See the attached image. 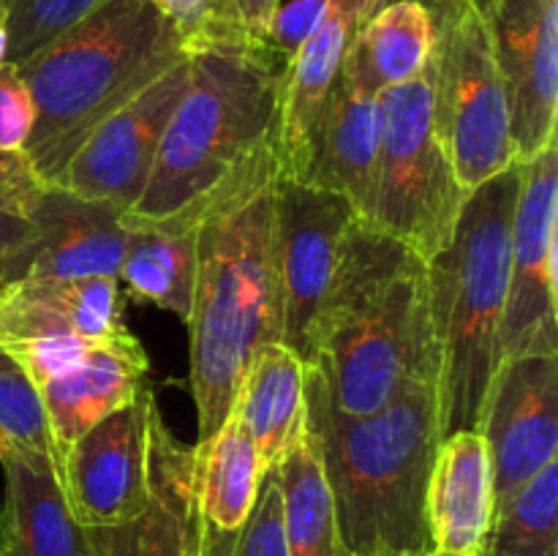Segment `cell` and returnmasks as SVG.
Segmentation results:
<instances>
[{
  "label": "cell",
  "mask_w": 558,
  "mask_h": 556,
  "mask_svg": "<svg viewBox=\"0 0 558 556\" xmlns=\"http://www.w3.org/2000/svg\"><path fill=\"white\" fill-rule=\"evenodd\" d=\"M387 3H396V0H374V11H379L381 5H387ZM417 3H423L425 9L434 14V20H439V16H445L447 11L456 5V0H417Z\"/></svg>",
  "instance_id": "cell-38"
},
{
  "label": "cell",
  "mask_w": 558,
  "mask_h": 556,
  "mask_svg": "<svg viewBox=\"0 0 558 556\" xmlns=\"http://www.w3.org/2000/svg\"><path fill=\"white\" fill-rule=\"evenodd\" d=\"M483 556H558V458L494 512Z\"/></svg>",
  "instance_id": "cell-28"
},
{
  "label": "cell",
  "mask_w": 558,
  "mask_h": 556,
  "mask_svg": "<svg viewBox=\"0 0 558 556\" xmlns=\"http://www.w3.org/2000/svg\"><path fill=\"white\" fill-rule=\"evenodd\" d=\"M185 55L153 0H104L71 31L16 65L33 98L25 153L52 185L104 118Z\"/></svg>",
  "instance_id": "cell-4"
},
{
  "label": "cell",
  "mask_w": 558,
  "mask_h": 556,
  "mask_svg": "<svg viewBox=\"0 0 558 556\" xmlns=\"http://www.w3.org/2000/svg\"><path fill=\"white\" fill-rule=\"evenodd\" d=\"M156 398L147 387L80 436L60 461V488L82 529L118 527L140 516L150 499L147 447Z\"/></svg>",
  "instance_id": "cell-13"
},
{
  "label": "cell",
  "mask_w": 558,
  "mask_h": 556,
  "mask_svg": "<svg viewBox=\"0 0 558 556\" xmlns=\"http://www.w3.org/2000/svg\"><path fill=\"white\" fill-rule=\"evenodd\" d=\"M434 118L458 185H477L515 167L510 93L494 47L469 0L436 20Z\"/></svg>",
  "instance_id": "cell-8"
},
{
  "label": "cell",
  "mask_w": 558,
  "mask_h": 556,
  "mask_svg": "<svg viewBox=\"0 0 558 556\" xmlns=\"http://www.w3.org/2000/svg\"><path fill=\"white\" fill-rule=\"evenodd\" d=\"M379 156V93L338 74L305 147L300 183L343 196L365 216Z\"/></svg>",
  "instance_id": "cell-17"
},
{
  "label": "cell",
  "mask_w": 558,
  "mask_h": 556,
  "mask_svg": "<svg viewBox=\"0 0 558 556\" xmlns=\"http://www.w3.org/2000/svg\"><path fill=\"white\" fill-rule=\"evenodd\" d=\"M303 363L347 418L379 412L414 382L436 379L425 262L363 216L343 232Z\"/></svg>",
  "instance_id": "cell-2"
},
{
  "label": "cell",
  "mask_w": 558,
  "mask_h": 556,
  "mask_svg": "<svg viewBox=\"0 0 558 556\" xmlns=\"http://www.w3.org/2000/svg\"><path fill=\"white\" fill-rule=\"evenodd\" d=\"M123 327L118 278L25 276L0 287V347L38 336L107 338Z\"/></svg>",
  "instance_id": "cell-22"
},
{
  "label": "cell",
  "mask_w": 558,
  "mask_h": 556,
  "mask_svg": "<svg viewBox=\"0 0 558 556\" xmlns=\"http://www.w3.org/2000/svg\"><path fill=\"white\" fill-rule=\"evenodd\" d=\"M434 85L436 58H430L414 80L379 93V156L363 216L425 265L450 243L469 196L436 131Z\"/></svg>",
  "instance_id": "cell-7"
},
{
  "label": "cell",
  "mask_w": 558,
  "mask_h": 556,
  "mask_svg": "<svg viewBox=\"0 0 558 556\" xmlns=\"http://www.w3.org/2000/svg\"><path fill=\"white\" fill-rule=\"evenodd\" d=\"M0 467V556H90L85 529L65 505L52 458L3 450Z\"/></svg>",
  "instance_id": "cell-23"
},
{
  "label": "cell",
  "mask_w": 558,
  "mask_h": 556,
  "mask_svg": "<svg viewBox=\"0 0 558 556\" xmlns=\"http://www.w3.org/2000/svg\"><path fill=\"white\" fill-rule=\"evenodd\" d=\"M229 556H289L283 537V499L278 469L265 472L256 494L254 510L240 529Z\"/></svg>",
  "instance_id": "cell-32"
},
{
  "label": "cell",
  "mask_w": 558,
  "mask_h": 556,
  "mask_svg": "<svg viewBox=\"0 0 558 556\" xmlns=\"http://www.w3.org/2000/svg\"><path fill=\"white\" fill-rule=\"evenodd\" d=\"M207 191L167 216L125 210V254L118 281L136 303H150L189 322L196 281V243Z\"/></svg>",
  "instance_id": "cell-20"
},
{
  "label": "cell",
  "mask_w": 558,
  "mask_h": 556,
  "mask_svg": "<svg viewBox=\"0 0 558 556\" xmlns=\"http://www.w3.org/2000/svg\"><path fill=\"white\" fill-rule=\"evenodd\" d=\"M25 450L52 458L58 472V452L49 436L41 392L20 363L0 347V452Z\"/></svg>",
  "instance_id": "cell-30"
},
{
  "label": "cell",
  "mask_w": 558,
  "mask_h": 556,
  "mask_svg": "<svg viewBox=\"0 0 558 556\" xmlns=\"http://www.w3.org/2000/svg\"><path fill=\"white\" fill-rule=\"evenodd\" d=\"M101 3L104 0H5V63L20 65Z\"/></svg>",
  "instance_id": "cell-31"
},
{
  "label": "cell",
  "mask_w": 558,
  "mask_h": 556,
  "mask_svg": "<svg viewBox=\"0 0 558 556\" xmlns=\"http://www.w3.org/2000/svg\"><path fill=\"white\" fill-rule=\"evenodd\" d=\"M189 55L104 118L52 185L131 210L145 191L169 118L189 85Z\"/></svg>",
  "instance_id": "cell-11"
},
{
  "label": "cell",
  "mask_w": 558,
  "mask_h": 556,
  "mask_svg": "<svg viewBox=\"0 0 558 556\" xmlns=\"http://www.w3.org/2000/svg\"><path fill=\"white\" fill-rule=\"evenodd\" d=\"M123 213L109 202L44 185L33 210L36 243L27 276L118 278L125 254Z\"/></svg>",
  "instance_id": "cell-19"
},
{
  "label": "cell",
  "mask_w": 558,
  "mask_h": 556,
  "mask_svg": "<svg viewBox=\"0 0 558 556\" xmlns=\"http://www.w3.org/2000/svg\"><path fill=\"white\" fill-rule=\"evenodd\" d=\"M510 93L512 145L526 164L556 142L558 0H469Z\"/></svg>",
  "instance_id": "cell-12"
},
{
  "label": "cell",
  "mask_w": 558,
  "mask_h": 556,
  "mask_svg": "<svg viewBox=\"0 0 558 556\" xmlns=\"http://www.w3.org/2000/svg\"><path fill=\"white\" fill-rule=\"evenodd\" d=\"M371 14L374 0H327L319 25L287 63L272 125L281 178H300L316 118L341 74L354 33Z\"/></svg>",
  "instance_id": "cell-16"
},
{
  "label": "cell",
  "mask_w": 558,
  "mask_h": 556,
  "mask_svg": "<svg viewBox=\"0 0 558 556\" xmlns=\"http://www.w3.org/2000/svg\"><path fill=\"white\" fill-rule=\"evenodd\" d=\"M147 507L118 527L85 529L90 556H199L202 532L196 516V447L180 442L150 412L147 447Z\"/></svg>",
  "instance_id": "cell-15"
},
{
  "label": "cell",
  "mask_w": 558,
  "mask_h": 556,
  "mask_svg": "<svg viewBox=\"0 0 558 556\" xmlns=\"http://www.w3.org/2000/svg\"><path fill=\"white\" fill-rule=\"evenodd\" d=\"M196 516H199V556H229L240 529L254 510L259 494V452L229 412L221 428L196 442Z\"/></svg>",
  "instance_id": "cell-24"
},
{
  "label": "cell",
  "mask_w": 558,
  "mask_h": 556,
  "mask_svg": "<svg viewBox=\"0 0 558 556\" xmlns=\"http://www.w3.org/2000/svg\"><path fill=\"white\" fill-rule=\"evenodd\" d=\"M343 196L278 174L272 191V256L281 300V343L305 360L308 333L336 273L349 221Z\"/></svg>",
  "instance_id": "cell-10"
},
{
  "label": "cell",
  "mask_w": 558,
  "mask_h": 556,
  "mask_svg": "<svg viewBox=\"0 0 558 556\" xmlns=\"http://www.w3.org/2000/svg\"><path fill=\"white\" fill-rule=\"evenodd\" d=\"M96 341L98 338L85 336H38L3 343V349L25 368L36 390H41L44 385L74 368Z\"/></svg>",
  "instance_id": "cell-34"
},
{
  "label": "cell",
  "mask_w": 558,
  "mask_h": 556,
  "mask_svg": "<svg viewBox=\"0 0 558 556\" xmlns=\"http://www.w3.org/2000/svg\"><path fill=\"white\" fill-rule=\"evenodd\" d=\"M281 3L283 0H232V20L234 27L240 31V36H245L248 41L262 44L267 22H270L272 11Z\"/></svg>",
  "instance_id": "cell-37"
},
{
  "label": "cell",
  "mask_w": 558,
  "mask_h": 556,
  "mask_svg": "<svg viewBox=\"0 0 558 556\" xmlns=\"http://www.w3.org/2000/svg\"><path fill=\"white\" fill-rule=\"evenodd\" d=\"M25 153H0V287L25 278L33 265V210L44 191Z\"/></svg>",
  "instance_id": "cell-29"
},
{
  "label": "cell",
  "mask_w": 558,
  "mask_h": 556,
  "mask_svg": "<svg viewBox=\"0 0 558 556\" xmlns=\"http://www.w3.org/2000/svg\"><path fill=\"white\" fill-rule=\"evenodd\" d=\"M189 85L169 118L136 216H167L218 183L276 125L287 63L265 44L223 38L191 49Z\"/></svg>",
  "instance_id": "cell-6"
},
{
  "label": "cell",
  "mask_w": 558,
  "mask_h": 556,
  "mask_svg": "<svg viewBox=\"0 0 558 556\" xmlns=\"http://www.w3.org/2000/svg\"><path fill=\"white\" fill-rule=\"evenodd\" d=\"M496 360L558 354V147L521 164Z\"/></svg>",
  "instance_id": "cell-9"
},
{
  "label": "cell",
  "mask_w": 558,
  "mask_h": 556,
  "mask_svg": "<svg viewBox=\"0 0 558 556\" xmlns=\"http://www.w3.org/2000/svg\"><path fill=\"white\" fill-rule=\"evenodd\" d=\"M147 368H150V360L140 338L129 327H123L112 336L98 338L74 368L38 390L49 436L58 452V472L65 450L85 431H90L118 409L129 407L140 396Z\"/></svg>",
  "instance_id": "cell-18"
},
{
  "label": "cell",
  "mask_w": 558,
  "mask_h": 556,
  "mask_svg": "<svg viewBox=\"0 0 558 556\" xmlns=\"http://www.w3.org/2000/svg\"><path fill=\"white\" fill-rule=\"evenodd\" d=\"M305 423L319 442L338 529L352 556H430L428 483L439 436L436 379L365 418L327 403L319 374L305 365Z\"/></svg>",
  "instance_id": "cell-3"
},
{
  "label": "cell",
  "mask_w": 558,
  "mask_h": 556,
  "mask_svg": "<svg viewBox=\"0 0 558 556\" xmlns=\"http://www.w3.org/2000/svg\"><path fill=\"white\" fill-rule=\"evenodd\" d=\"M5 44H9V36H5V0H0V63H5Z\"/></svg>",
  "instance_id": "cell-39"
},
{
  "label": "cell",
  "mask_w": 558,
  "mask_h": 556,
  "mask_svg": "<svg viewBox=\"0 0 558 556\" xmlns=\"http://www.w3.org/2000/svg\"><path fill=\"white\" fill-rule=\"evenodd\" d=\"M521 164L466 196L450 243L425 265L436 349L439 436L480 431L499 360L501 314L510 278L512 218L521 196Z\"/></svg>",
  "instance_id": "cell-5"
},
{
  "label": "cell",
  "mask_w": 558,
  "mask_h": 556,
  "mask_svg": "<svg viewBox=\"0 0 558 556\" xmlns=\"http://www.w3.org/2000/svg\"><path fill=\"white\" fill-rule=\"evenodd\" d=\"M480 434L494 472V512L558 458V354H523L496 368Z\"/></svg>",
  "instance_id": "cell-14"
},
{
  "label": "cell",
  "mask_w": 558,
  "mask_h": 556,
  "mask_svg": "<svg viewBox=\"0 0 558 556\" xmlns=\"http://www.w3.org/2000/svg\"><path fill=\"white\" fill-rule=\"evenodd\" d=\"M276 469L281 480L283 537L289 556H352L338 529L319 442L305 418Z\"/></svg>",
  "instance_id": "cell-27"
},
{
  "label": "cell",
  "mask_w": 558,
  "mask_h": 556,
  "mask_svg": "<svg viewBox=\"0 0 558 556\" xmlns=\"http://www.w3.org/2000/svg\"><path fill=\"white\" fill-rule=\"evenodd\" d=\"M153 3L174 27L185 52L223 38H245L234 27L232 0H153Z\"/></svg>",
  "instance_id": "cell-33"
},
{
  "label": "cell",
  "mask_w": 558,
  "mask_h": 556,
  "mask_svg": "<svg viewBox=\"0 0 558 556\" xmlns=\"http://www.w3.org/2000/svg\"><path fill=\"white\" fill-rule=\"evenodd\" d=\"M436 20L417 0L381 5L354 33L341 71L371 93L403 85L430 63Z\"/></svg>",
  "instance_id": "cell-26"
},
{
  "label": "cell",
  "mask_w": 558,
  "mask_h": 556,
  "mask_svg": "<svg viewBox=\"0 0 558 556\" xmlns=\"http://www.w3.org/2000/svg\"><path fill=\"white\" fill-rule=\"evenodd\" d=\"M494 523V472L485 436L441 439L428 483L430 556H483Z\"/></svg>",
  "instance_id": "cell-21"
},
{
  "label": "cell",
  "mask_w": 558,
  "mask_h": 556,
  "mask_svg": "<svg viewBox=\"0 0 558 556\" xmlns=\"http://www.w3.org/2000/svg\"><path fill=\"white\" fill-rule=\"evenodd\" d=\"M278 180L276 136H265L213 189L196 243L191 303V396L199 442L232 412L251 360L265 343H281L272 191Z\"/></svg>",
  "instance_id": "cell-1"
},
{
  "label": "cell",
  "mask_w": 558,
  "mask_h": 556,
  "mask_svg": "<svg viewBox=\"0 0 558 556\" xmlns=\"http://www.w3.org/2000/svg\"><path fill=\"white\" fill-rule=\"evenodd\" d=\"M33 129V98L16 65L0 63V153H22Z\"/></svg>",
  "instance_id": "cell-36"
},
{
  "label": "cell",
  "mask_w": 558,
  "mask_h": 556,
  "mask_svg": "<svg viewBox=\"0 0 558 556\" xmlns=\"http://www.w3.org/2000/svg\"><path fill=\"white\" fill-rule=\"evenodd\" d=\"M232 414L265 472L281 463L305 418V363L283 343H265L243 376Z\"/></svg>",
  "instance_id": "cell-25"
},
{
  "label": "cell",
  "mask_w": 558,
  "mask_h": 556,
  "mask_svg": "<svg viewBox=\"0 0 558 556\" xmlns=\"http://www.w3.org/2000/svg\"><path fill=\"white\" fill-rule=\"evenodd\" d=\"M325 9L327 0H289V3H281L272 11L270 22H267L262 44L276 58L289 63L305 44V38L314 33V27L319 25Z\"/></svg>",
  "instance_id": "cell-35"
}]
</instances>
